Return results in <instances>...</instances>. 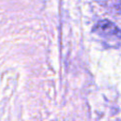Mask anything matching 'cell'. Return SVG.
Returning <instances> with one entry per match:
<instances>
[{
	"instance_id": "cell-1",
	"label": "cell",
	"mask_w": 121,
	"mask_h": 121,
	"mask_svg": "<svg viewBox=\"0 0 121 121\" xmlns=\"http://www.w3.org/2000/svg\"><path fill=\"white\" fill-rule=\"evenodd\" d=\"M92 32L106 47L118 48L121 46V30L117 27L116 24L108 19L99 21L94 25Z\"/></svg>"
}]
</instances>
